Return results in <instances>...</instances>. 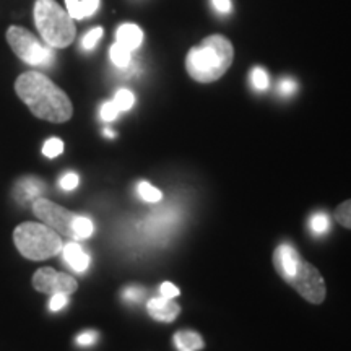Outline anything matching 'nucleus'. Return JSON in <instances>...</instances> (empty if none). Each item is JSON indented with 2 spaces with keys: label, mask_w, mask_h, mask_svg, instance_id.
<instances>
[{
  "label": "nucleus",
  "mask_w": 351,
  "mask_h": 351,
  "mask_svg": "<svg viewBox=\"0 0 351 351\" xmlns=\"http://www.w3.org/2000/svg\"><path fill=\"white\" fill-rule=\"evenodd\" d=\"M143 296H145V291L142 288H137V287L125 288V291L122 293V298L129 302H140L143 300Z\"/></svg>",
  "instance_id": "26"
},
{
  "label": "nucleus",
  "mask_w": 351,
  "mask_h": 351,
  "mask_svg": "<svg viewBox=\"0 0 351 351\" xmlns=\"http://www.w3.org/2000/svg\"><path fill=\"white\" fill-rule=\"evenodd\" d=\"M33 213L36 215L39 221L47 225L52 230L59 232V234L73 238V221H75L77 213L70 212V210L60 207L54 202L38 197L32 204Z\"/></svg>",
  "instance_id": "7"
},
{
  "label": "nucleus",
  "mask_w": 351,
  "mask_h": 351,
  "mask_svg": "<svg viewBox=\"0 0 351 351\" xmlns=\"http://www.w3.org/2000/svg\"><path fill=\"white\" fill-rule=\"evenodd\" d=\"M309 226L314 234H326L328 228H330V218H328L327 213H314L309 219Z\"/></svg>",
  "instance_id": "17"
},
{
  "label": "nucleus",
  "mask_w": 351,
  "mask_h": 351,
  "mask_svg": "<svg viewBox=\"0 0 351 351\" xmlns=\"http://www.w3.org/2000/svg\"><path fill=\"white\" fill-rule=\"evenodd\" d=\"M173 341L178 351H200L205 346V341L200 333L194 330L176 332Z\"/></svg>",
  "instance_id": "12"
},
{
  "label": "nucleus",
  "mask_w": 351,
  "mask_h": 351,
  "mask_svg": "<svg viewBox=\"0 0 351 351\" xmlns=\"http://www.w3.org/2000/svg\"><path fill=\"white\" fill-rule=\"evenodd\" d=\"M104 135H106V137H109V138H112L114 137V132L106 129V130H104Z\"/></svg>",
  "instance_id": "33"
},
{
  "label": "nucleus",
  "mask_w": 351,
  "mask_h": 351,
  "mask_svg": "<svg viewBox=\"0 0 351 351\" xmlns=\"http://www.w3.org/2000/svg\"><path fill=\"white\" fill-rule=\"evenodd\" d=\"M251 82H252V86L258 91H263L269 88V75H267V72L262 67H256L252 70Z\"/></svg>",
  "instance_id": "22"
},
{
  "label": "nucleus",
  "mask_w": 351,
  "mask_h": 351,
  "mask_svg": "<svg viewBox=\"0 0 351 351\" xmlns=\"http://www.w3.org/2000/svg\"><path fill=\"white\" fill-rule=\"evenodd\" d=\"M274 267L283 282L311 304H322L327 296L326 280L319 269L304 261L291 244H280L274 252Z\"/></svg>",
  "instance_id": "2"
},
{
  "label": "nucleus",
  "mask_w": 351,
  "mask_h": 351,
  "mask_svg": "<svg viewBox=\"0 0 351 351\" xmlns=\"http://www.w3.org/2000/svg\"><path fill=\"white\" fill-rule=\"evenodd\" d=\"M103 28H101V26H96V28H93V29H90V32H88L85 36H83V39H82V47L85 51H91V49H95V46L96 44H98V41L101 38H103Z\"/></svg>",
  "instance_id": "20"
},
{
  "label": "nucleus",
  "mask_w": 351,
  "mask_h": 351,
  "mask_svg": "<svg viewBox=\"0 0 351 351\" xmlns=\"http://www.w3.org/2000/svg\"><path fill=\"white\" fill-rule=\"evenodd\" d=\"M116 43H119L121 46L127 47L129 51H135L142 46L143 43V32L140 29V26L134 23H124L117 28L116 32Z\"/></svg>",
  "instance_id": "10"
},
{
  "label": "nucleus",
  "mask_w": 351,
  "mask_h": 351,
  "mask_svg": "<svg viewBox=\"0 0 351 351\" xmlns=\"http://www.w3.org/2000/svg\"><path fill=\"white\" fill-rule=\"evenodd\" d=\"M67 302H69V296L67 295H52L51 296V301H49V309L51 311H60V309H64L65 306H67Z\"/></svg>",
  "instance_id": "31"
},
{
  "label": "nucleus",
  "mask_w": 351,
  "mask_h": 351,
  "mask_svg": "<svg viewBox=\"0 0 351 351\" xmlns=\"http://www.w3.org/2000/svg\"><path fill=\"white\" fill-rule=\"evenodd\" d=\"M62 252L64 258L69 262V265L75 271H78V274H83L90 267V256L77 243H69L65 247H62Z\"/></svg>",
  "instance_id": "11"
},
{
  "label": "nucleus",
  "mask_w": 351,
  "mask_h": 351,
  "mask_svg": "<svg viewBox=\"0 0 351 351\" xmlns=\"http://www.w3.org/2000/svg\"><path fill=\"white\" fill-rule=\"evenodd\" d=\"M98 337L99 335H98V332H96V330H85L77 337V343L80 346H91V345L96 343Z\"/></svg>",
  "instance_id": "25"
},
{
  "label": "nucleus",
  "mask_w": 351,
  "mask_h": 351,
  "mask_svg": "<svg viewBox=\"0 0 351 351\" xmlns=\"http://www.w3.org/2000/svg\"><path fill=\"white\" fill-rule=\"evenodd\" d=\"M15 91L38 119L62 124L73 116L72 101L67 93L44 73L34 70L21 73L15 82Z\"/></svg>",
  "instance_id": "1"
},
{
  "label": "nucleus",
  "mask_w": 351,
  "mask_h": 351,
  "mask_svg": "<svg viewBox=\"0 0 351 351\" xmlns=\"http://www.w3.org/2000/svg\"><path fill=\"white\" fill-rule=\"evenodd\" d=\"M160 295L163 298H169V300H174V298H178L179 295H181V291H179V288L176 287V285L169 283V282H165L160 287Z\"/></svg>",
  "instance_id": "29"
},
{
  "label": "nucleus",
  "mask_w": 351,
  "mask_h": 351,
  "mask_svg": "<svg viewBox=\"0 0 351 351\" xmlns=\"http://www.w3.org/2000/svg\"><path fill=\"white\" fill-rule=\"evenodd\" d=\"M65 5H67L69 15L72 16L73 20H83L80 0H65Z\"/></svg>",
  "instance_id": "27"
},
{
  "label": "nucleus",
  "mask_w": 351,
  "mask_h": 351,
  "mask_svg": "<svg viewBox=\"0 0 351 351\" xmlns=\"http://www.w3.org/2000/svg\"><path fill=\"white\" fill-rule=\"evenodd\" d=\"M232 59L234 49L230 39L221 34H212L189 51L186 69L195 82L212 83L225 75L231 67Z\"/></svg>",
  "instance_id": "3"
},
{
  "label": "nucleus",
  "mask_w": 351,
  "mask_h": 351,
  "mask_svg": "<svg viewBox=\"0 0 351 351\" xmlns=\"http://www.w3.org/2000/svg\"><path fill=\"white\" fill-rule=\"evenodd\" d=\"M13 243L21 256L29 261H46L62 251V238L44 223L25 221L13 231Z\"/></svg>",
  "instance_id": "5"
},
{
  "label": "nucleus",
  "mask_w": 351,
  "mask_h": 351,
  "mask_svg": "<svg viewBox=\"0 0 351 351\" xmlns=\"http://www.w3.org/2000/svg\"><path fill=\"white\" fill-rule=\"evenodd\" d=\"M95 231V225L88 217L77 215L73 221V239H88Z\"/></svg>",
  "instance_id": "14"
},
{
  "label": "nucleus",
  "mask_w": 351,
  "mask_h": 351,
  "mask_svg": "<svg viewBox=\"0 0 351 351\" xmlns=\"http://www.w3.org/2000/svg\"><path fill=\"white\" fill-rule=\"evenodd\" d=\"M78 184H80V178L75 173H67L60 178V187L64 191H73V189L78 187Z\"/></svg>",
  "instance_id": "24"
},
{
  "label": "nucleus",
  "mask_w": 351,
  "mask_h": 351,
  "mask_svg": "<svg viewBox=\"0 0 351 351\" xmlns=\"http://www.w3.org/2000/svg\"><path fill=\"white\" fill-rule=\"evenodd\" d=\"M296 90H298L296 82L291 80V78H285V80H282V82L278 83V93L283 95V96L293 95Z\"/></svg>",
  "instance_id": "28"
},
{
  "label": "nucleus",
  "mask_w": 351,
  "mask_h": 351,
  "mask_svg": "<svg viewBox=\"0 0 351 351\" xmlns=\"http://www.w3.org/2000/svg\"><path fill=\"white\" fill-rule=\"evenodd\" d=\"M109 56H111L112 64L119 69H127L132 62V51H129L124 46H121L119 43L112 44Z\"/></svg>",
  "instance_id": "13"
},
{
  "label": "nucleus",
  "mask_w": 351,
  "mask_h": 351,
  "mask_svg": "<svg viewBox=\"0 0 351 351\" xmlns=\"http://www.w3.org/2000/svg\"><path fill=\"white\" fill-rule=\"evenodd\" d=\"M119 108L114 104V101H109V103H104L103 106H101V119L106 121V122H111L116 119L117 116H119Z\"/></svg>",
  "instance_id": "23"
},
{
  "label": "nucleus",
  "mask_w": 351,
  "mask_h": 351,
  "mask_svg": "<svg viewBox=\"0 0 351 351\" xmlns=\"http://www.w3.org/2000/svg\"><path fill=\"white\" fill-rule=\"evenodd\" d=\"M80 3H82L83 19H86V16H91L99 8V0H80Z\"/></svg>",
  "instance_id": "30"
},
{
  "label": "nucleus",
  "mask_w": 351,
  "mask_h": 351,
  "mask_svg": "<svg viewBox=\"0 0 351 351\" xmlns=\"http://www.w3.org/2000/svg\"><path fill=\"white\" fill-rule=\"evenodd\" d=\"M333 218L339 225L346 228V230H351V199L341 202L333 212Z\"/></svg>",
  "instance_id": "16"
},
{
  "label": "nucleus",
  "mask_w": 351,
  "mask_h": 351,
  "mask_svg": "<svg viewBox=\"0 0 351 351\" xmlns=\"http://www.w3.org/2000/svg\"><path fill=\"white\" fill-rule=\"evenodd\" d=\"M112 101H114V104L119 108V111H129V109L134 106L135 96L129 90H119L116 93V96H114Z\"/></svg>",
  "instance_id": "18"
},
{
  "label": "nucleus",
  "mask_w": 351,
  "mask_h": 351,
  "mask_svg": "<svg viewBox=\"0 0 351 351\" xmlns=\"http://www.w3.org/2000/svg\"><path fill=\"white\" fill-rule=\"evenodd\" d=\"M147 311L158 322H174L181 314V306L169 298H153L147 302Z\"/></svg>",
  "instance_id": "9"
},
{
  "label": "nucleus",
  "mask_w": 351,
  "mask_h": 351,
  "mask_svg": "<svg viewBox=\"0 0 351 351\" xmlns=\"http://www.w3.org/2000/svg\"><path fill=\"white\" fill-rule=\"evenodd\" d=\"M137 192H138L140 199L145 202H150V204H156V202H160L161 199H163V192H161L160 189L153 187L152 184H148V182H140L137 187Z\"/></svg>",
  "instance_id": "15"
},
{
  "label": "nucleus",
  "mask_w": 351,
  "mask_h": 351,
  "mask_svg": "<svg viewBox=\"0 0 351 351\" xmlns=\"http://www.w3.org/2000/svg\"><path fill=\"white\" fill-rule=\"evenodd\" d=\"M212 3L219 13H230L231 12V0H212Z\"/></svg>",
  "instance_id": "32"
},
{
  "label": "nucleus",
  "mask_w": 351,
  "mask_h": 351,
  "mask_svg": "<svg viewBox=\"0 0 351 351\" xmlns=\"http://www.w3.org/2000/svg\"><path fill=\"white\" fill-rule=\"evenodd\" d=\"M33 287L36 291L44 295H72L78 289V283L73 276L67 274H60L52 267H43L34 271Z\"/></svg>",
  "instance_id": "8"
},
{
  "label": "nucleus",
  "mask_w": 351,
  "mask_h": 351,
  "mask_svg": "<svg viewBox=\"0 0 351 351\" xmlns=\"http://www.w3.org/2000/svg\"><path fill=\"white\" fill-rule=\"evenodd\" d=\"M7 43L19 59L33 67H49L56 59L52 47L44 46L32 32L21 26H10L7 29Z\"/></svg>",
  "instance_id": "6"
},
{
  "label": "nucleus",
  "mask_w": 351,
  "mask_h": 351,
  "mask_svg": "<svg viewBox=\"0 0 351 351\" xmlns=\"http://www.w3.org/2000/svg\"><path fill=\"white\" fill-rule=\"evenodd\" d=\"M43 182L38 181V179H25L23 184H20L19 189H23L26 199H33V202L39 197V192L43 191Z\"/></svg>",
  "instance_id": "19"
},
{
  "label": "nucleus",
  "mask_w": 351,
  "mask_h": 351,
  "mask_svg": "<svg viewBox=\"0 0 351 351\" xmlns=\"http://www.w3.org/2000/svg\"><path fill=\"white\" fill-rule=\"evenodd\" d=\"M34 23L44 41L56 49L70 46L77 36L75 21L56 0H36Z\"/></svg>",
  "instance_id": "4"
},
{
  "label": "nucleus",
  "mask_w": 351,
  "mask_h": 351,
  "mask_svg": "<svg viewBox=\"0 0 351 351\" xmlns=\"http://www.w3.org/2000/svg\"><path fill=\"white\" fill-rule=\"evenodd\" d=\"M64 152V142L60 138H49L43 145V155L47 158H56Z\"/></svg>",
  "instance_id": "21"
}]
</instances>
